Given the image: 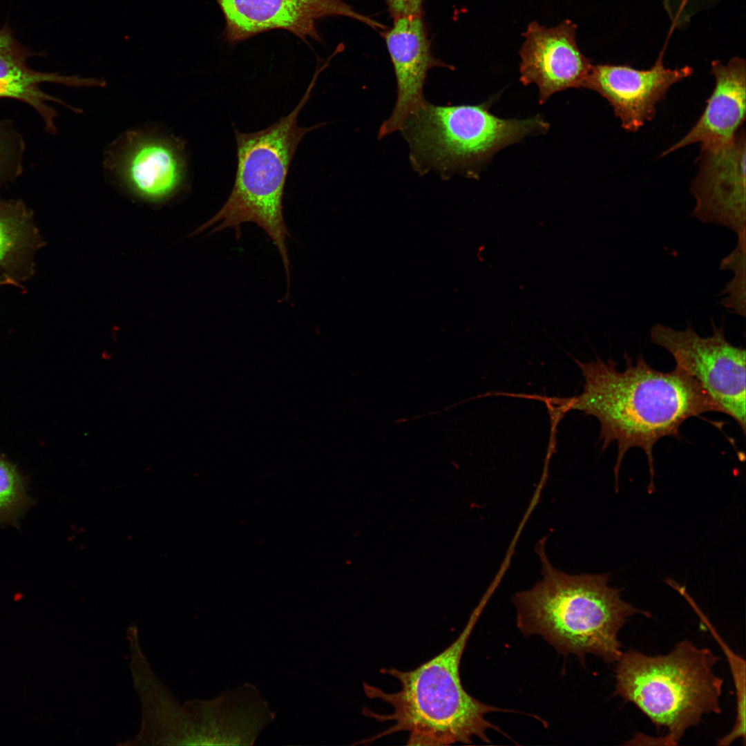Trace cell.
Returning <instances> with one entry per match:
<instances>
[{"instance_id":"obj_6","label":"cell","mask_w":746,"mask_h":746,"mask_svg":"<svg viewBox=\"0 0 746 746\" xmlns=\"http://www.w3.org/2000/svg\"><path fill=\"white\" fill-rule=\"evenodd\" d=\"M492 99L477 105L440 106L425 100L399 131L409 146L414 171L448 179L460 173L477 178L499 151L550 126L541 116L502 119L490 112Z\"/></svg>"},{"instance_id":"obj_4","label":"cell","mask_w":746,"mask_h":746,"mask_svg":"<svg viewBox=\"0 0 746 746\" xmlns=\"http://www.w3.org/2000/svg\"><path fill=\"white\" fill-rule=\"evenodd\" d=\"M720 658L691 642H678L667 654L622 651L615 669V689L625 702L635 705L658 729L663 745H678L686 731L705 715L721 712L723 680L714 667Z\"/></svg>"},{"instance_id":"obj_15","label":"cell","mask_w":746,"mask_h":746,"mask_svg":"<svg viewBox=\"0 0 746 746\" xmlns=\"http://www.w3.org/2000/svg\"><path fill=\"white\" fill-rule=\"evenodd\" d=\"M711 73L715 85L702 115L691 130L662 155L696 143L701 149L724 146L733 142L740 130L745 119V60L734 57L727 64L713 61Z\"/></svg>"},{"instance_id":"obj_8","label":"cell","mask_w":746,"mask_h":746,"mask_svg":"<svg viewBox=\"0 0 746 746\" xmlns=\"http://www.w3.org/2000/svg\"><path fill=\"white\" fill-rule=\"evenodd\" d=\"M104 165L130 192L152 202L174 195L187 177L184 142L155 129L122 134L106 152Z\"/></svg>"},{"instance_id":"obj_17","label":"cell","mask_w":746,"mask_h":746,"mask_svg":"<svg viewBox=\"0 0 746 746\" xmlns=\"http://www.w3.org/2000/svg\"><path fill=\"white\" fill-rule=\"evenodd\" d=\"M44 245L32 209L0 196V274L22 285L33 276L35 254Z\"/></svg>"},{"instance_id":"obj_7","label":"cell","mask_w":746,"mask_h":746,"mask_svg":"<svg viewBox=\"0 0 746 746\" xmlns=\"http://www.w3.org/2000/svg\"><path fill=\"white\" fill-rule=\"evenodd\" d=\"M711 322L712 334L702 337L691 325L677 330L657 323L653 343L667 350L680 369L702 387L719 409L745 432V350L731 344L723 326Z\"/></svg>"},{"instance_id":"obj_9","label":"cell","mask_w":746,"mask_h":746,"mask_svg":"<svg viewBox=\"0 0 746 746\" xmlns=\"http://www.w3.org/2000/svg\"><path fill=\"white\" fill-rule=\"evenodd\" d=\"M225 21L227 41L236 44L272 30H287L303 41L321 39L318 20L345 17L381 31V22L356 12L343 0H216Z\"/></svg>"},{"instance_id":"obj_3","label":"cell","mask_w":746,"mask_h":746,"mask_svg":"<svg viewBox=\"0 0 746 746\" xmlns=\"http://www.w3.org/2000/svg\"><path fill=\"white\" fill-rule=\"evenodd\" d=\"M542 579L513 597L517 625L526 636L541 635L557 652L583 659L593 654L608 664L621 656L619 632L635 614L651 617L624 601L608 585V574L568 575L550 563L540 542Z\"/></svg>"},{"instance_id":"obj_2","label":"cell","mask_w":746,"mask_h":746,"mask_svg":"<svg viewBox=\"0 0 746 746\" xmlns=\"http://www.w3.org/2000/svg\"><path fill=\"white\" fill-rule=\"evenodd\" d=\"M486 602H480L473 610L457 639L430 660L410 671L394 667L380 669L381 673L399 682L401 689L398 691L385 692L378 687L363 683L367 698L388 703L392 711L381 714L363 707L362 714L381 723L392 721L394 725L354 745L370 744L401 731L409 734L408 745L432 746L471 744L475 737L488 743V729L504 734L486 716L492 712L509 710L473 698L463 687L460 678L463 653Z\"/></svg>"},{"instance_id":"obj_13","label":"cell","mask_w":746,"mask_h":746,"mask_svg":"<svg viewBox=\"0 0 746 746\" xmlns=\"http://www.w3.org/2000/svg\"><path fill=\"white\" fill-rule=\"evenodd\" d=\"M185 704L190 715L189 745H252L275 718L250 683L225 690L211 700Z\"/></svg>"},{"instance_id":"obj_12","label":"cell","mask_w":746,"mask_h":746,"mask_svg":"<svg viewBox=\"0 0 746 746\" xmlns=\"http://www.w3.org/2000/svg\"><path fill=\"white\" fill-rule=\"evenodd\" d=\"M689 66L666 68L661 58L647 70L628 66H592L584 88L604 98L623 128L635 132L655 116L656 105L675 84L689 77Z\"/></svg>"},{"instance_id":"obj_18","label":"cell","mask_w":746,"mask_h":746,"mask_svg":"<svg viewBox=\"0 0 746 746\" xmlns=\"http://www.w3.org/2000/svg\"><path fill=\"white\" fill-rule=\"evenodd\" d=\"M687 602L699 616L700 620L709 629L712 636L720 645L725 655L728 664L730 667L736 692V717L735 722L731 730L718 739L717 745L727 746L736 740H742L745 744V709H746V687H745V660L735 653L720 638L714 627L711 625L708 618L699 609L695 602L690 597H687Z\"/></svg>"},{"instance_id":"obj_10","label":"cell","mask_w":746,"mask_h":746,"mask_svg":"<svg viewBox=\"0 0 746 746\" xmlns=\"http://www.w3.org/2000/svg\"><path fill=\"white\" fill-rule=\"evenodd\" d=\"M691 193L696 201L692 217L727 227L737 236L746 231L744 128L726 146L700 149Z\"/></svg>"},{"instance_id":"obj_23","label":"cell","mask_w":746,"mask_h":746,"mask_svg":"<svg viewBox=\"0 0 746 746\" xmlns=\"http://www.w3.org/2000/svg\"><path fill=\"white\" fill-rule=\"evenodd\" d=\"M2 285H12V286L21 288L22 289H23V288H24L23 285H21L20 284L17 283L15 280L10 279V278H9L3 276V275L0 274V286H2Z\"/></svg>"},{"instance_id":"obj_1","label":"cell","mask_w":746,"mask_h":746,"mask_svg":"<svg viewBox=\"0 0 746 746\" xmlns=\"http://www.w3.org/2000/svg\"><path fill=\"white\" fill-rule=\"evenodd\" d=\"M624 357L622 371L617 370L613 360L575 359L584 379L582 394L568 398L536 395L535 399L544 401L551 414L558 419L569 410H579L599 421L602 448L612 442L618 446L613 468L616 492L627 452L642 449L650 473L647 490L652 493L655 444L666 437L679 438L680 428L688 419L719 409L699 383L680 369L663 372L653 369L642 354L635 363L627 353Z\"/></svg>"},{"instance_id":"obj_22","label":"cell","mask_w":746,"mask_h":746,"mask_svg":"<svg viewBox=\"0 0 746 746\" xmlns=\"http://www.w3.org/2000/svg\"><path fill=\"white\" fill-rule=\"evenodd\" d=\"M388 12L393 19L423 16V0H385Z\"/></svg>"},{"instance_id":"obj_14","label":"cell","mask_w":746,"mask_h":746,"mask_svg":"<svg viewBox=\"0 0 746 746\" xmlns=\"http://www.w3.org/2000/svg\"><path fill=\"white\" fill-rule=\"evenodd\" d=\"M380 33L394 68L397 97L392 114L379 128V139L399 131L408 115L425 100L423 90L430 70L454 69L432 53L423 16L393 19L392 26Z\"/></svg>"},{"instance_id":"obj_16","label":"cell","mask_w":746,"mask_h":746,"mask_svg":"<svg viewBox=\"0 0 746 746\" xmlns=\"http://www.w3.org/2000/svg\"><path fill=\"white\" fill-rule=\"evenodd\" d=\"M32 55L16 39L9 27L0 28V99L19 100L30 106L41 117L46 130L53 134L56 133L57 114L48 103L66 105L61 99L45 93L41 85L46 82L71 87L103 86L105 82L32 70L28 65V59Z\"/></svg>"},{"instance_id":"obj_21","label":"cell","mask_w":746,"mask_h":746,"mask_svg":"<svg viewBox=\"0 0 746 746\" xmlns=\"http://www.w3.org/2000/svg\"><path fill=\"white\" fill-rule=\"evenodd\" d=\"M24 142L10 122L0 121V185L11 182L22 172Z\"/></svg>"},{"instance_id":"obj_11","label":"cell","mask_w":746,"mask_h":746,"mask_svg":"<svg viewBox=\"0 0 746 746\" xmlns=\"http://www.w3.org/2000/svg\"><path fill=\"white\" fill-rule=\"evenodd\" d=\"M576 30L569 19L551 28L533 21L522 35L520 81L537 86L540 104L556 93L584 88L593 64L578 48Z\"/></svg>"},{"instance_id":"obj_19","label":"cell","mask_w":746,"mask_h":746,"mask_svg":"<svg viewBox=\"0 0 746 746\" xmlns=\"http://www.w3.org/2000/svg\"><path fill=\"white\" fill-rule=\"evenodd\" d=\"M27 482L17 466L0 455V524L19 525L32 505L26 492Z\"/></svg>"},{"instance_id":"obj_5","label":"cell","mask_w":746,"mask_h":746,"mask_svg":"<svg viewBox=\"0 0 746 746\" xmlns=\"http://www.w3.org/2000/svg\"><path fill=\"white\" fill-rule=\"evenodd\" d=\"M316 70L303 96L288 115L269 127L254 133H241L234 128L237 145V170L232 191L226 202L195 233L212 227L211 232L233 228L240 233V224H256L270 237L282 258L287 288L290 284L289 260L286 247L289 236L283 214L285 184L291 160L303 137L325 125L300 126L297 117L310 97L318 74Z\"/></svg>"},{"instance_id":"obj_20","label":"cell","mask_w":746,"mask_h":746,"mask_svg":"<svg viewBox=\"0 0 746 746\" xmlns=\"http://www.w3.org/2000/svg\"><path fill=\"white\" fill-rule=\"evenodd\" d=\"M746 231L738 235L737 242L733 250L720 262V269L729 270L733 277L726 284L720 293L724 298L720 305L729 312L745 317L746 311Z\"/></svg>"}]
</instances>
